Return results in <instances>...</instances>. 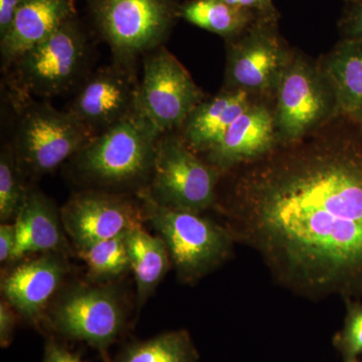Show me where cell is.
<instances>
[{"label":"cell","instance_id":"1","mask_svg":"<svg viewBox=\"0 0 362 362\" xmlns=\"http://www.w3.org/2000/svg\"><path fill=\"white\" fill-rule=\"evenodd\" d=\"M305 139L244 165L225 209L226 226L288 289L359 299L362 146L342 136Z\"/></svg>","mask_w":362,"mask_h":362},{"label":"cell","instance_id":"2","mask_svg":"<svg viewBox=\"0 0 362 362\" xmlns=\"http://www.w3.org/2000/svg\"><path fill=\"white\" fill-rule=\"evenodd\" d=\"M159 136L135 112L95 135L71 159V175L90 189L139 194L151 180Z\"/></svg>","mask_w":362,"mask_h":362},{"label":"cell","instance_id":"3","mask_svg":"<svg viewBox=\"0 0 362 362\" xmlns=\"http://www.w3.org/2000/svg\"><path fill=\"white\" fill-rule=\"evenodd\" d=\"M136 195L142 202L145 221L165 243L181 282H197L230 258L235 240L228 226L201 214L159 206L143 190Z\"/></svg>","mask_w":362,"mask_h":362},{"label":"cell","instance_id":"4","mask_svg":"<svg viewBox=\"0 0 362 362\" xmlns=\"http://www.w3.org/2000/svg\"><path fill=\"white\" fill-rule=\"evenodd\" d=\"M114 64L133 69L140 56L158 49L180 18L178 0H85Z\"/></svg>","mask_w":362,"mask_h":362},{"label":"cell","instance_id":"5","mask_svg":"<svg viewBox=\"0 0 362 362\" xmlns=\"http://www.w3.org/2000/svg\"><path fill=\"white\" fill-rule=\"evenodd\" d=\"M14 131V156L25 177L37 178L70 161L94 134L71 112L21 98Z\"/></svg>","mask_w":362,"mask_h":362},{"label":"cell","instance_id":"6","mask_svg":"<svg viewBox=\"0 0 362 362\" xmlns=\"http://www.w3.org/2000/svg\"><path fill=\"white\" fill-rule=\"evenodd\" d=\"M90 52L89 37L78 16H73L13 64L16 90L23 96L66 94L85 80Z\"/></svg>","mask_w":362,"mask_h":362},{"label":"cell","instance_id":"7","mask_svg":"<svg viewBox=\"0 0 362 362\" xmlns=\"http://www.w3.org/2000/svg\"><path fill=\"white\" fill-rule=\"evenodd\" d=\"M279 146L302 141L339 116L337 96L319 64L292 52L275 95Z\"/></svg>","mask_w":362,"mask_h":362},{"label":"cell","instance_id":"8","mask_svg":"<svg viewBox=\"0 0 362 362\" xmlns=\"http://www.w3.org/2000/svg\"><path fill=\"white\" fill-rule=\"evenodd\" d=\"M221 175L175 131L159 136L151 180L143 192L159 206L202 214L216 206Z\"/></svg>","mask_w":362,"mask_h":362},{"label":"cell","instance_id":"9","mask_svg":"<svg viewBox=\"0 0 362 362\" xmlns=\"http://www.w3.org/2000/svg\"><path fill=\"white\" fill-rule=\"evenodd\" d=\"M225 89L243 90L257 99H275L291 58L278 28V18H256L237 37L226 40Z\"/></svg>","mask_w":362,"mask_h":362},{"label":"cell","instance_id":"10","mask_svg":"<svg viewBox=\"0 0 362 362\" xmlns=\"http://www.w3.org/2000/svg\"><path fill=\"white\" fill-rule=\"evenodd\" d=\"M204 98L187 69L164 45L145 54L136 113L159 135L180 130Z\"/></svg>","mask_w":362,"mask_h":362},{"label":"cell","instance_id":"11","mask_svg":"<svg viewBox=\"0 0 362 362\" xmlns=\"http://www.w3.org/2000/svg\"><path fill=\"white\" fill-rule=\"evenodd\" d=\"M47 321L62 337L86 342L106 356L125 330L126 311L113 287L78 285L58 298Z\"/></svg>","mask_w":362,"mask_h":362},{"label":"cell","instance_id":"12","mask_svg":"<svg viewBox=\"0 0 362 362\" xmlns=\"http://www.w3.org/2000/svg\"><path fill=\"white\" fill-rule=\"evenodd\" d=\"M59 214L76 250L128 232L145 221L137 195L133 199L128 194L90 188L71 195Z\"/></svg>","mask_w":362,"mask_h":362},{"label":"cell","instance_id":"13","mask_svg":"<svg viewBox=\"0 0 362 362\" xmlns=\"http://www.w3.org/2000/svg\"><path fill=\"white\" fill-rule=\"evenodd\" d=\"M138 87L133 69L105 66L86 77L68 111L99 134L135 113Z\"/></svg>","mask_w":362,"mask_h":362},{"label":"cell","instance_id":"14","mask_svg":"<svg viewBox=\"0 0 362 362\" xmlns=\"http://www.w3.org/2000/svg\"><path fill=\"white\" fill-rule=\"evenodd\" d=\"M278 147L274 107L257 99L207 152L206 162L223 173L259 160Z\"/></svg>","mask_w":362,"mask_h":362},{"label":"cell","instance_id":"15","mask_svg":"<svg viewBox=\"0 0 362 362\" xmlns=\"http://www.w3.org/2000/svg\"><path fill=\"white\" fill-rule=\"evenodd\" d=\"M66 255L45 252L26 259L1 280V293L18 315L37 322L69 273Z\"/></svg>","mask_w":362,"mask_h":362},{"label":"cell","instance_id":"16","mask_svg":"<svg viewBox=\"0 0 362 362\" xmlns=\"http://www.w3.org/2000/svg\"><path fill=\"white\" fill-rule=\"evenodd\" d=\"M16 245L11 263L45 252H68V240L54 202L37 190L28 188L14 218Z\"/></svg>","mask_w":362,"mask_h":362},{"label":"cell","instance_id":"17","mask_svg":"<svg viewBox=\"0 0 362 362\" xmlns=\"http://www.w3.org/2000/svg\"><path fill=\"white\" fill-rule=\"evenodd\" d=\"M75 16L74 0H21L13 26L0 40L2 70L11 69L23 52Z\"/></svg>","mask_w":362,"mask_h":362},{"label":"cell","instance_id":"18","mask_svg":"<svg viewBox=\"0 0 362 362\" xmlns=\"http://www.w3.org/2000/svg\"><path fill=\"white\" fill-rule=\"evenodd\" d=\"M257 98L243 90L225 89L204 98L185 119L178 133L195 153H207Z\"/></svg>","mask_w":362,"mask_h":362},{"label":"cell","instance_id":"19","mask_svg":"<svg viewBox=\"0 0 362 362\" xmlns=\"http://www.w3.org/2000/svg\"><path fill=\"white\" fill-rule=\"evenodd\" d=\"M319 66L334 90L339 116L352 118L362 105V39H342Z\"/></svg>","mask_w":362,"mask_h":362},{"label":"cell","instance_id":"20","mask_svg":"<svg viewBox=\"0 0 362 362\" xmlns=\"http://www.w3.org/2000/svg\"><path fill=\"white\" fill-rule=\"evenodd\" d=\"M125 242L141 308L173 266L170 255L162 238L150 235L142 226L128 230Z\"/></svg>","mask_w":362,"mask_h":362},{"label":"cell","instance_id":"21","mask_svg":"<svg viewBox=\"0 0 362 362\" xmlns=\"http://www.w3.org/2000/svg\"><path fill=\"white\" fill-rule=\"evenodd\" d=\"M180 18L202 30L216 33L226 40H230L262 16L230 6L223 0H188L180 4Z\"/></svg>","mask_w":362,"mask_h":362},{"label":"cell","instance_id":"22","mask_svg":"<svg viewBox=\"0 0 362 362\" xmlns=\"http://www.w3.org/2000/svg\"><path fill=\"white\" fill-rule=\"evenodd\" d=\"M199 352L185 330L161 333L144 341L131 343L115 362H197Z\"/></svg>","mask_w":362,"mask_h":362},{"label":"cell","instance_id":"23","mask_svg":"<svg viewBox=\"0 0 362 362\" xmlns=\"http://www.w3.org/2000/svg\"><path fill=\"white\" fill-rule=\"evenodd\" d=\"M126 233L77 250L78 256L84 261L90 277L108 280L119 277L130 270Z\"/></svg>","mask_w":362,"mask_h":362},{"label":"cell","instance_id":"24","mask_svg":"<svg viewBox=\"0 0 362 362\" xmlns=\"http://www.w3.org/2000/svg\"><path fill=\"white\" fill-rule=\"evenodd\" d=\"M25 176L16 162L11 144L4 145L0 154V220L2 223L14 220L25 201L28 188Z\"/></svg>","mask_w":362,"mask_h":362},{"label":"cell","instance_id":"25","mask_svg":"<svg viewBox=\"0 0 362 362\" xmlns=\"http://www.w3.org/2000/svg\"><path fill=\"white\" fill-rule=\"evenodd\" d=\"M346 316L344 325L334 337V346L344 362L356 361L362 354V303L358 300H345Z\"/></svg>","mask_w":362,"mask_h":362},{"label":"cell","instance_id":"26","mask_svg":"<svg viewBox=\"0 0 362 362\" xmlns=\"http://www.w3.org/2000/svg\"><path fill=\"white\" fill-rule=\"evenodd\" d=\"M339 30L343 39H362V0L346 2Z\"/></svg>","mask_w":362,"mask_h":362},{"label":"cell","instance_id":"27","mask_svg":"<svg viewBox=\"0 0 362 362\" xmlns=\"http://www.w3.org/2000/svg\"><path fill=\"white\" fill-rule=\"evenodd\" d=\"M18 313L6 300L0 302V345L2 349L9 346L13 339L14 330L18 323Z\"/></svg>","mask_w":362,"mask_h":362},{"label":"cell","instance_id":"28","mask_svg":"<svg viewBox=\"0 0 362 362\" xmlns=\"http://www.w3.org/2000/svg\"><path fill=\"white\" fill-rule=\"evenodd\" d=\"M223 1L238 8L251 11L258 16L278 18L279 16L273 1H269V0H223Z\"/></svg>","mask_w":362,"mask_h":362},{"label":"cell","instance_id":"29","mask_svg":"<svg viewBox=\"0 0 362 362\" xmlns=\"http://www.w3.org/2000/svg\"><path fill=\"white\" fill-rule=\"evenodd\" d=\"M16 245V226L14 223H4L0 226V262L11 263Z\"/></svg>","mask_w":362,"mask_h":362},{"label":"cell","instance_id":"30","mask_svg":"<svg viewBox=\"0 0 362 362\" xmlns=\"http://www.w3.org/2000/svg\"><path fill=\"white\" fill-rule=\"evenodd\" d=\"M44 362H83L77 354L54 339H47L45 345Z\"/></svg>","mask_w":362,"mask_h":362},{"label":"cell","instance_id":"31","mask_svg":"<svg viewBox=\"0 0 362 362\" xmlns=\"http://www.w3.org/2000/svg\"><path fill=\"white\" fill-rule=\"evenodd\" d=\"M21 0H0V40L4 39L13 26Z\"/></svg>","mask_w":362,"mask_h":362},{"label":"cell","instance_id":"32","mask_svg":"<svg viewBox=\"0 0 362 362\" xmlns=\"http://www.w3.org/2000/svg\"><path fill=\"white\" fill-rule=\"evenodd\" d=\"M352 119L354 120H356L357 122H359L362 125V105L361 108H359V110L356 112V115L352 117Z\"/></svg>","mask_w":362,"mask_h":362},{"label":"cell","instance_id":"33","mask_svg":"<svg viewBox=\"0 0 362 362\" xmlns=\"http://www.w3.org/2000/svg\"><path fill=\"white\" fill-rule=\"evenodd\" d=\"M351 1H354V0H345V2H351Z\"/></svg>","mask_w":362,"mask_h":362},{"label":"cell","instance_id":"34","mask_svg":"<svg viewBox=\"0 0 362 362\" xmlns=\"http://www.w3.org/2000/svg\"><path fill=\"white\" fill-rule=\"evenodd\" d=\"M350 362H359V361H358V359H356V361H350Z\"/></svg>","mask_w":362,"mask_h":362},{"label":"cell","instance_id":"35","mask_svg":"<svg viewBox=\"0 0 362 362\" xmlns=\"http://www.w3.org/2000/svg\"><path fill=\"white\" fill-rule=\"evenodd\" d=\"M269 1H273V0H269Z\"/></svg>","mask_w":362,"mask_h":362}]
</instances>
